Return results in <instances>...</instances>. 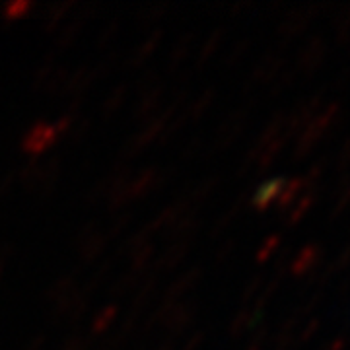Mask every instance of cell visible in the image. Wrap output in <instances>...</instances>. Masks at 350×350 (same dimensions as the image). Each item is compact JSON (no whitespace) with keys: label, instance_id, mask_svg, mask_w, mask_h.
Wrapping results in <instances>:
<instances>
[{"label":"cell","instance_id":"43","mask_svg":"<svg viewBox=\"0 0 350 350\" xmlns=\"http://www.w3.org/2000/svg\"><path fill=\"white\" fill-rule=\"evenodd\" d=\"M323 172H325V160H317V162L313 163L312 167H310V172L304 175L306 191H308V189L319 187V179H321Z\"/></svg>","mask_w":350,"mask_h":350},{"label":"cell","instance_id":"24","mask_svg":"<svg viewBox=\"0 0 350 350\" xmlns=\"http://www.w3.org/2000/svg\"><path fill=\"white\" fill-rule=\"evenodd\" d=\"M76 276L75 275H63L59 276L49 288H47V292H45V301H49V304H55V301H59L64 296H68V294H72L76 290Z\"/></svg>","mask_w":350,"mask_h":350},{"label":"cell","instance_id":"25","mask_svg":"<svg viewBox=\"0 0 350 350\" xmlns=\"http://www.w3.org/2000/svg\"><path fill=\"white\" fill-rule=\"evenodd\" d=\"M214 96H216V90H214V88H206L199 98H195V101L183 111L185 119H187V121H197V119H200L204 113L208 111V107L213 105Z\"/></svg>","mask_w":350,"mask_h":350},{"label":"cell","instance_id":"3","mask_svg":"<svg viewBox=\"0 0 350 350\" xmlns=\"http://www.w3.org/2000/svg\"><path fill=\"white\" fill-rule=\"evenodd\" d=\"M57 140H59V137H57L53 125L45 123V121H38V123H33V125L25 131L20 146H22L24 154L31 156L36 160L38 156H41V154H45L49 148H53Z\"/></svg>","mask_w":350,"mask_h":350},{"label":"cell","instance_id":"51","mask_svg":"<svg viewBox=\"0 0 350 350\" xmlns=\"http://www.w3.org/2000/svg\"><path fill=\"white\" fill-rule=\"evenodd\" d=\"M61 350H88V338L84 335H80V333H75L72 337L64 340Z\"/></svg>","mask_w":350,"mask_h":350},{"label":"cell","instance_id":"37","mask_svg":"<svg viewBox=\"0 0 350 350\" xmlns=\"http://www.w3.org/2000/svg\"><path fill=\"white\" fill-rule=\"evenodd\" d=\"M250 45H251L250 38L241 39V41H238V43H234V45H232V49L226 53L224 66H228V68H230V66H236V64L245 57V53L250 51Z\"/></svg>","mask_w":350,"mask_h":350},{"label":"cell","instance_id":"39","mask_svg":"<svg viewBox=\"0 0 350 350\" xmlns=\"http://www.w3.org/2000/svg\"><path fill=\"white\" fill-rule=\"evenodd\" d=\"M31 8H33V2L18 0V2H10L6 6H2V16H4V20H18V18H22L29 12Z\"/></svg>","mask_w":350,"mask_h":350},{"label":"cell","instance_id":"38","mask_svg":"<svg viewBox=\"0 0 350 350\" xmlns=\"http://www.w3.org/2000/svg\"><path fill=\"white\" fill-rule=\"evenodd\" d=\"M113 183V177L111 174L107 175V177H103L101 181H98L94 187L90 189V193H88V202L94 206V204H98L103 199H107V195H109V189H111Z\"/></svg>","mask_w":350,"mask_h":350},{"label":"cell","instance_id":"35","mask_svg":"<svg viewBox=\"0 0 350 350\" xmlns=\"http://www.w3.org/2000/svg\"><path fill=\"white\" fill-rule=\"evenodd\" d=\"M172 4H163V2H158V4H148L144 6L140 14H138V22L140 24H154L158 20L165 18V14L170 12Z\"/></svg>","mask_w":350,"mask_h":350},{"label":"cell","instance_id":"46","mask_svg":"<svg viewBox=\"0 0 350 350\" xmlns=\"http://www.w3.org/2000/svg\"><path fill=\"white\" fill-rule=\"evenodd\" d=\"M129 224H131V213L117 214L111 220L109 232H107L105 236H107V238H117V236H121V234L125 232L126 228H129Z\"/></svg>","mask_w":350,"mask_h":350},{"label":"cell","instance_id":"41","mask_svg":"<svg viewBox=\"0 0 350 350\" xmlns=\"http://www.w3.org/2000/svg\"><path fill=\"white\" fill-rule=\"evenodd\" d=\"M247 325H250V310L243 308V310H239V312L234 315V319H232V323H230V335H232V337H241V335L247 331Z\"/></svg>","mask_w":350,"mask_h":350},{"label":"cell","instance_id":"47","mask_svg":"<svg viewBox=\"0 0 350 350\" xmlns=\"http://www.w3.org/2000/svg\"><path fill=\"white\" fill-rule=\"evenodd\" d=\"M319 327H321V321H319V319H310L306 325H301V331L298 333V337H294V347L306 345V342L319 331Z\"/></svg>","mask_w":350,"mask_h":350},{"label":"cell","instance_id":"20","mask_svg":"<svg viewBox=\"0 0 350 350\" xmlns=\"http://www.w3.org/2000/svg\"><path fill=\"white\" fill-rule=\"evenodd\" d=\"M76 2L72 0H64V2H55V4H51L49 8H47V14H45V24H43V29H45V33H53V31H57L63 22L70 16V12L75 10Z\"/></svg>","mask_w":350,"mask_h":350},{"label":"cell","instance_id":"8","mask_svg":"<svg viewBox=\"0 0 350 350\" xmlns=\"http://www.w3.org/2000/svg\"><path fill=\"white\" fill-rule=\"evenodd\" d=\"M195 315H197L195 301H179V304H175L174 308H172V312L167 313L162 327H165L170 337H179L181 333L187 331V327H191Z\"/></svg>","mask_w":350,"mask_h":350},{"label":"cell","instance_id":"14","mask_svg":"<svg viewBox=\"0 0 350 350\" xmlns=\"http://www.w3.org/2000/svg\"><path fill=\"white\" fill-rule=\"evenodd\" d=\"M162 96H163V86L152 88V90H146L142 94H138V101L135 105V113L133 117L137 121H148L150 117L156 115V111L160 109L162 105Z\"/></svg>","mask_w":350,"mask_h":350},{"label":"cell","instance_id":"32","mask_svg":"<svg viewBox=\"0 0 350 350\" xmlns=\"http://www.w3.org/2000/svg\"><path fill=\"white\" fill-rule=\"evenodd\" d=\"M117 312H119L117 304H109V306H105L101 312H98V315H96V317H94V321H92V333H94V335H101V333H105V331L111 327L113 321H115Z\"/></svg>","mask_w":350,"mask_h":350},{"label":"cell","instance_id":"44","mask_svg":"<svg viewBox=\"0 0 350 350\" xmlns=\"http://www.w3.org/2000/svg\"><path fill=\"white\" fill-rule=\"evenodd\" d=\"M90 129H92V119H90V117H80L75 123V126H72V131L68 133V137H70V140H72L75 144H80V142H84V138L88 137Z\"/></svg>","mask_w":350,"mask_h":350},{"label":"cell","instance_id":"54","mask_svg":"<svg viewBox=\"0 0 350 350\" xmlns=\"http://www.w3.org/2000/svg\"><path fill=\"white\" fill-rule=\"evenodd\" d=\"M234 247H236V239H226L220 250L216 251V262H224L234 253Z\"/></svg>","mask_w":350,"mask_h":350},{"label":"cell","instance_id":"36","mask_svg":"<svg viewBox=\"0 0 350 350\" xmlns=\"http://www.w3.org/2000/svg\"><path fill=\"white\" fill-rule=\"evenodd\" d=\"M280 241H282L280 234H271L269 238L262 241V245L257 250V253H255V261L259 262V265H265L275 255L276 250L280 247Z\"/></svg>","mask_w":350,"mask_h":350},{"label":"cell","instance_id":"21","mask_svg":"<svg viewBox=\"0 0 350 350\" xmlns=\"http://www.w3.org/2000/svg\"><path fill=\"white\" fill-rule=\"evenodd\" d=\"M218 183H220V177H218V175H208V177H204L202 181H199L195 187L191 189V193L185 195L189 206H191L193 211H197V206L202 204L204 200L211 197V193L218 187Z\"/></svg>","mask_w":350,"mask_h":350},{"label":"cell","instance_id":"1","mask_svg":"<svg viewBox=\"0 0 350 350\" xmlns=\"http://www.w3.org/2000/svg\"><path fill=\"white\" fill-rule=\"evenodd\" d=\"M179 107H181L179 101H172L163 111L156 113L148 121H144V125L140 126L137 133L125 142V146H123V158H137L138 154L144 150V148H148L154 140H158V138L162 137L165 126L174 119Z\"/></svg>","mask_w":350,"mask_h":350},{"label":"cell","instance_id":"9","mask_svg":"<svg viewBox=\"0 0 350 350\" xmlns=\"http://www.w3.org/2000/svg\"><path fill=\"white\" fill-rule=\"evenodd\" d=\"M96 10H98L96 4H86V6L82 8V12L76 14L68 24H64V27L61 29V33H59V38H57V45H55L57 51H64L75 45L76 39L80 38V33H82L86 22L92 18V14L96 12Z\"/></svg>","mask_w":350,"mask_h":350},{"label":"cell","instance_id":"7","mask_svg":"<svg viewBox=\"0 0 350 350\" xmlns=\"http://www.w3.org/2000/svg\"><path fill=\"white\" fill-rule=\"evenodd\" d=\"M319 12V4H310V6H301L284 16V20L278 25V33L282 39H290L300 36L301 31H306V27L312 24V20Z\"/></svg>","mask_w":350,"mask_h":350},{"label":"cell","instance_id":"27","mask_svg":"<svg viewBox=\"0 0 350 350\" xmlns=\"http://www.w3.org/2000/svg\"><path fill=\"white\" fill-rule=\"evenodd\" d=\"M125 98H126V84H121V86L113 88L111 92H109V96H107L105 101L101 103V115H103V119H111L113 115L123 107Z\"/></svg>","mask_w":350,"mask_h":350},{"label":"cell","instance_id":"11","mask_svg":"<svg viewBox=\"0 0 350 350\" xmlns=\"http://www.w3.org/2000/svg\"><path fill=\"white\" fill-rule=\"evenodd\" d=\"M200 276H202V267L200 265H195V267L187 269L183 275L179 276V278H175L174 282L167 286L165 294H163V301L179 304V300L187 294L189 290L195 288V284L200 280Z\"/></svg>","mask_w":350,"mask_h":350},{"label":"cell","instance_id":"50","mask_svg":"<svg viewBox=\"0 0 350 350\" xmlns=\"http://www.w3.org/2000/svg\"><path fill=\"white\" fill-rule=\"evenodd\" d=\"M349 160H350V142L349 138H345V142H342V146H340V150H338V174L340 175H347V170H349Z\"/></svg>","mask_w":350,"mask_h":350},{"label":"cell","instance_id":"53","mask_svg":"<svg viewBox=\"0 0 350 350\" xmlns=\"http://www.w3.org/2000/svg\"><path fill=\"white\" fill-rule=\"evenodd\" d=\"M202 137H193L187 142V146L183 148V160H191L195 154H199L200 148H202Z\"/></svg>","mask_w":350,"mask_h":350},{"label":"cell","instance_id":"42","mask_svg":"<svg viewBox=\"0 0 350 350\" xmlns=\"http://www.w3.org/2000/svg\"><path fill=\"white\" fill-rule=\"evenodd\" d=\"M294 80V70H282L280 75L276 76L275 80L271 82V90H269V96L275 98V96H280L284 90H286Z\"/></svg>","mask_w":350,"mask_h":350},{"label":"cell","instance_id":"57","mask_svg":"<svg viewBox=\"0 0 350 350\" xmlns=\"http://www.w3.org/2000/svg\"><path fill=\"white\" fill-rule=\"evenodd\" d=\"M250 6H251V2H238V4H234V6H232V14L236 16V14L239 12H245Z\"/></svg>","mask_w":350,"mask_h":350},{"label":"cell","instance_id":"29","mask_svg":"<svg viewBox=\"0 0 350 350\" xmlns=\"http://www.w3.org/2000/svg\"><path fill=\"white\" fill-rule=\"evenodd\" d=\"M152 257H154V245L152 243H146V245L138 247L137 251H133L131 253V271L138 273V275H146Z\"/></svg>","mask_w":350,"mask_h":350},{"label":"cell","instance_id":"10","mask_svg":"<svg viewBox=\"0 0 350 350\" xmlns=\"http://www.w3.org/2000/svg\"><path fill=\"white\" fill-rule=\"evenodd\" d=\"M321 255H323V247L319 243H308L300 250V253L290 261V275L300 278V276H306L312 269H315L319 262H321Z\"/></svg>","mask_w":350,"mask_h":350},{"label":"cell","instance_id":"62","mask_svg":"<svg viewBox=\"0 0 350 350\" xmlns=\"http://www.w3.org/2000/svg\"><path fill=\"white\" fill-rule=\"evenodd\" d=\"M0 222H2V211H0Z\"/></svg>","mask_w":350,"mask_h":350},{"label":"cell","instance_id":"59","mask_svg":"<svg viewBox=\"0 0 350 350\" xmlns=\"http://www.w3.org/2000/svg\"><path fill=\"white\" fill-rule=\"evenodd\" d=\"M156 350H175V347L172 340H165V342H163V345H160V347H158Z\"/></svg>","mask_w":350,"mask_h":350},{"label":"cell","instance_id":"17","mask_svg":"<svg viewBox=\"0 0 350 350\" xmlns=\"http://www.w3.org/2000/svg\"><path fill=\"white\" fill-rule=\"evenodd\" d=\"M306 191V183H304V175H296V177H290L284 181V187L280 189L278 197H276V206L280 213H288V208L294 204V200L300 197L301 193Z\"/></svg>","mask_w":350,"mask_h":350},{"label":"cell","instance_id":"22","mask_svg":"<svg viewBox=\"0 0 350 350\" xmlns=\"http://www.w3.org/2000/svg\"><path fill=\"white\" fill-rule=\"evenodd\" d=\"M68 78H70V70H68L66 66H57L41 92H43L45 96H49V98L64 96L66 90H68Z\"/></svg>","mask_w":350,"mask_h":350},{"label":"cell","instance_id":"45","mask_svg":"<svg viewBox=\"0 0 350 350\" xmlns=\"http://www.w3.org/2000/svg\"><path fill=\"white\" fill-rule=\"evenodd\" d=\"M262 284H265V278H262L261 275L253 276L250 282L245 284L243 292H241V301H243V304H250V301L255 300V298L259 296V292H261Z\"/></svg>","mask_w":350,"mask_h":350},{"label":"cell","instance_id":"2","mask_svg":"<svg viewBox=\"0 0 350 350\" xmlns=\"http://www.w3.org/2000/svg\"><path fill=\"white\" fill-rule=\"evenodd\" d=\"M107 243V236L101 232L100 224L96 220L84 224L75 238V245L78 250V257L82 265H92L101 257V253L105 250Z\"/></svg>","mask_w":350,"mask_h":350},{"label":"cell","instance_id":"26","mask_svg":"<svg viewBox=\"0 0 350 350\" xmlns=\"http://www.w3.org/2000/svg\"><path fill=\"white\" fill-rule=\"evenodd\" d=\"M350 202V183L349 175H340V181H338L337 189H335V204H333V211H331V220H337L342 214L347 213Z\"/></svg>","mask_w":350,"mask_h":350},{"label":"cell","instance_id":"15","mask_svg":"<svg viewBox=\"0 0 350 350\" xmlns=\"http://www.w3.org/2000/svg\"><path fill=\"white\" fill-rule=\"evenodd\" d=\"M156 177H158V167H144L142 172L131 177L129 181V197L133 200L142 199L148 193L156 191Z\"/></svg>","mask_w":350,"mask_h":350},{"label":"cell","instance_id":"30","mask_svg":"<svg viewBox=\"0 0 350 350\" xmlns=\"http://www.w3.org/2000/svg\"><path fill=\"white\" fill-rule=\"evenodd\" d=\"M224 27H216L214 31H211V38L202 43L199 55H197V64H199V66H202V64L206 63L214 53H216V49H218V47L222 45V41H224Z\"/></svg>","mask_w":350,"mask_h":350},{"label":"cell","instance_id":"13","mask_svg":"<svg viewBox=\"0 0 350 350\" xmlns=\"http://www.w3.org/2000/svg\"><path fill=\"white\" fill-rule=\"evenodd\" d=\"M284 181H286V177H275V179L262 183L261 187L257 189V191L253 193V197L250 199L251 206H253L255 211H259V213H267V211L275 204L280 189L284 187Z\"/></svg>","mask_w":350,"mask_h":350},{"label":"cell","instance_id":"31","mask_svg":"<svg viewBox=\"0 0 350 350\" xmlns=\"http://www.w3.org/2000/svg\"><path fill=\"white\" fill-rule=\"evenodd\" d=\"M193 39H195L193 33H185L183 38H179V41L175 43L174 51L170 55V66H172V70H175L177 66H181V64L187 61V57L191 55V49H193Z\"/></svg>","mask_w":350,"mask_h":350},{"label":"cell","instance_id":"60","mask_svg":"<svg viewBox=\"0 0 350 350\" xmlns=\"http://www.w3.org/2000/svg\"><path fill=\"white\" fill-rule=\"evenodd\" d=\"M4 267H6V261L0 259V278H2V273H4Z\"/></svg>","mask_w":350,"mask_h":350},{"label":"cell","instance_id":"18","mask_svg":"<svg viewBox=\"0 0 350 350\" xmlns=\"http://www.w3.org/2000/svg\"><path fill=\"white\" fill-rule=\"evenodd\" d=\"M162 39H163V31L160 29V27L152 29L150 33H148V38H144L140 43H138V47L135 49V53L131 55V61H129V63L133 64V66H140V64L146 63L152 55L156 53V49L160 47Z\"/></svg>","mask_w":350,"mask_h":350},{"label":"cell","instance_id":"5","mask_svg":"<svg viewBox=\"0 0 350 350\" xmlns=\"http://www.w3.org/2000/svg\"><path fill=\"white\" fill-rule=\"evenodd\" d=\"M327 45L325 39L321 36H310L308 41L301 45V49L298 51V70L304 72L306 76H312L321 64L325 61Z\"/></svg>","mask_w":350,"mask_h":350},{"label":"cell","instance_id":"55","mask_svg":"<svg viewBox=\"0 0 350 350\" xmlns=\"http://www.w3.org/2000/svg\"><path fill=\"white\" fill-rule=\"evenodd\" d=\"M204 337H206V331H204V329H199V331H195V333H193V335L187 338V342H185L183 350H197L200 345H202Z\"/></svg>","mask_w":350,"mask_h":350},{"label":"cell","instance_id":"49","mask_svg":"<svg viewBox=\"0 0 350 350\" xmlns=\"http://www.w3.org/2000/svg\"><path fill=\"white\" fill-rule=\"evenodd\" d=\"M18 181V170H8L0 177V197H6Z\"/></svg>","mask_w":350,"mask_h":350},{"label":"cell","instance_id":"4","mask_svg":"<svg viewBox=\"0 0 350 350\" xmlns=\"http://www.w3.org/2000/svg\"><path fill=\"white\" fill-rule=\"evenodd\" d=\"M245 121H247V109L245 107H239L236 111L230 113L222 121V125L218 126L216 135H214L213 152H222L230 144H234L239 135H241V131L245 126Z\"/></svg>","mask_w":350,"mask_h":350},{"label":"cell","instance_id":"48","mask_svg":"<svg viewBox=\"0 0 350 350\" xmlns=\"http://www.w3.org/2000/svg\"><path fill=\"white\" fill-rule=\"evenodd\" d=\"M119 29H121V24L117 22V20H113L109 24L103 27V31L100 33V38H98V47H107V45H111L115 38L119 36Z\"/></svg>","mask_w":350,"mask_h":350},{"label":"cell","instance_id":"61","mask_svg":"<svg viewBox=\"0 0 350 350\" xmlns=\"http://www.w3.org/2000/svg\"><path fill=\"white\" fill-rule=\"evenodd\" d=\"M247 350H261V347H259V345H255V342H250Z\"/></svg>","mask_w":350,"mask_h":350},{"label":"cell","instance_id":"28","mask_svg":"<svg viewBox=\"0 0 350 350\" xmlns=\"http://www.w3.org/2000/svg\"><path fill=\"white\" fill-rule=\"evenodd\" d=\"M18 179L27 191L36 193L39 187V181H41V163H39V160H31V162L25 163L22 170H18Z\"/></svg>","mask_w":350,"mask_h":350},{"label":"cell","instance_id":"40","mask_svg":"<svg viewBox=\"0 0 350 350\" xmlns=\"http://www.w3.org/2000/svg\"><path fill=\"white\" fill-rule=\"evenodd\" d=\"M335 38H337L338 45H345V43H349L350 18H349V10H347V8L338 14L337 18H335Z\"/></svg>","mask_w":350,"mask_h":350},{"label":"cell","instance_id":"23","mask_svg":"<svg viewBox=\"0 0 350 350\" xmlns=\"http://www.w3.org/2000/svg\"><path fill=\"white\" fill-rule=\"evenodd\" d=\"M286 144H288V138L284 137L282 133H280L276 138H273V140L262 148L261 154H259V158H257V162H255L257 170H259V172L267 170V167H269V165L278 158V154L286 148Z\"/></svg>","mask_w":350,"mask_h":350},{"label":"cell","instance_id":"16","mask_svg":"<svg viewBox=\"0 0 350 350\" xmlns=\"http://www.w3.org/2000/svg\"><path fill=\"white\" fill-rule=\"evenodd\" d=\"M319 191H321V185L315 189H308V191H304L300 200L288 208L286 216H284V224L292 228V226H296L298 222H301V218L312 211V206L315 204V200L319 199Z\"/></svg>","mask_w":350,"mask_h":350},{"label":"cell","instance_id":"34","mask_svg":"<svg viewBox=\"0 0 350 350\" xmlns=\"http://www.w3.org/2000/svg\"><path fill=\"white\" fill-rule=\"evenodd\" d=\"M55 57H57V53H51L49 57L43 61V64H41V66L38 68V72L33 75V82H31V90H33V92H41V90H43V86L47 84L49 76L53 75V70L57 68Z\"/></svg>","mask_w":350,"mask_h":350},{"label":"cell","instance_id":"58","mask_svg":"<svg viewBox=\"0 0 350 350\" xmlns=\"http://www.w3.org/2000/svg\"><path fill=\"white\" fill-rule=\"evenodd\" d=\"M342 347H345V338L338 337L337 340H333V342L329 345V349L327 350H342Z\"/></svg>","mask_w":350,"mask_h":350},{"label":"cell","instance_id":"12","mask_svg":"<svg viewBox=\"0 0 350 350\" xmlns=\"http://www.w3.org/2000/svg\"><path fill=\"white\" fill-rule=\"evenodd\" d=\"M59 177H61V158L53 156L45 163H41V181L36 191L39 200H47L55 193V189L59 185Z\"/></svg>","mask_w":350,"mask_h":350},{"label":"cell","instance_id":"33","mask_svg":"<svg viewBox=\"0 0 350 350\" xmlns=\"http://www.w3.org/2000/svg\"><path fill=\"white\" fill-rule=\"evenodd\" d=\"M142 278H144V275H138V273H133V271H129L123 276H119L113 282L111 296H126L129 292H133L135 288H138Z\"/></svg>","mask_w":350,"mask_h":350},{"label":"cell","instance_id":"56","mask_svg":"<svg viewBox=\"0 0 350 350\" xmlns=\"http://www.w3.org/2000/svg\"><path fill=\"white\" fill-rule=\"evenodd\" d=\"M45 342H47V337H45V335H38V337H33L27 342L25 350H43Z\"/></svg>","mask_w":350,"mask_h":350},{"label":"cell","instance_id":"6","mask_svg":"<svg viewBox=\"0 0 350 350\" xmlns=\"http://www.w3.org/2000/svg\"><path fill=\"white\" fill-rule=\"evenodd\" d=\"M284 70V49H273L265 53L261 61L255 64L250 76V84H271Z\"/></svg>","mask_w":350,"mask_h":350},{"label":"cell","instance_id":"52","mask_svg":"<svg viewBox=\"0 0 350 350\" xmlns=\"http://www.w3.org/2000/svg\"><path fill=\"white\" fill-rule=\"evenodd\" d=\"M125 335H121L119 331L115 333V335H111V337H107L105 340H101L100 347H98V350H119L121 349V345H123V340H125Z\"/></svg>","mask_w":350,"mask_h":350},{"label":"cell","instance_id":"19","mask_svg":"<svg viewBox=\"0 0 350 350\" xmlns=\"http://www.w3.org/2000/svg\"><path fill=\"white\" fill-rule=\"evenodd\" d=\"M189 247H191V241H172V243H167V247L163 250L160 259L156 261L158 271H170V269L177 267L179 262L185 259Z\"/></svg>","mask_w":350,"mask_h":350}]
</instances>
